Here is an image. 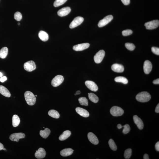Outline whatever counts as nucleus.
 Returning a JSON list of instances; mask_svg holds the SVG:
<instances>
[{"instance_id":"nucleus-24","label":"nucleus","mask_w":159,"mask_h":159,"mask_svg":"<svg viewBox=\"0 0 159 159\" xmlns=\"http://www.w3.org/2000/svg\"><path fill=\"white\" fill-rule=\"evenodd\" d=\"M20 123V119L17 115H15L13 117L12 123L13 127H16L18 126Z\"/></svg>"},{"instance_id":"nucleus-36","label":"nucleus","mask_w":159,"mask_h":159,"mask_svg":"<svg viewBox=\"0 0 159 159\" xmlns=\"http://www.w3.org/2000/svg\"><path fill=\"white\" fill-rule=\"evenodd\" d=\"M123 127L124 128L123 131V132L124 134H126L129 132L130 131V128L129 125L125 124Z\"/></svg>"},{"instance_id":"nucleus-31","label":"nucleus","mask_w":159,"mask_h":159,"mask_svg":"<svg viewBox=\"0 0 159 159\" xmlns=\"http://www.w3.org/2000/svg\"><path fill=\"white\" fill-rule=\"evenodd\" d=\"M109 146L111 149L113 151H116L117 149V147L114 141L112 139H110L108 142Z\"/></svg>"},{"instance_id":"nucleus-15","label":"nucleus","mask_w":159,"mask_h":159,"mask_svg":"<svg viewBox=\"0 0 159 159\" xmlns=\"http://www.w3.org/2000/svg\"><path fill=\"white\" fill-rule=\"evenodd\" d=\"M71 10V8L69 7H63L58 11L57 14L60 17L66 16L70 13Z\"/></svg>"},{"instance_id":"nucleus-33","label":"nucleus","mask_w":159,"mask_h":159,"mask_svg":"<svg viewBox=\"0 0 159 159\" xmlns=\"http://www.w3.org/2000/svg\"><path fill=\"white\" fill-rule=\"evenodd\" d=\"M132 155V150L131 148H128L125 150L124 154V157L125 159H129L131 157Z\"/></svg>"},{"instance_id":"nucleus-1","label":"nucleus","mask_w":159,"mask_h":159,"mask_svg":"<svg viewBox=\"0 0 159 159\" xmlns=\"http://www.w3.org/2000/svg\"><path fill=\"white\" fill-rule=\"evenodd\" d=\"M136 99L141 102H148L151 99L150 95L148 92L143 91L141 92L137 95Z\"/></svg>"},{"instance_id":"nucleus-23","label":"nucleus","mask_w":159,"mask_h":159,"mask_svg":"<svg viewBox=\"0 0 159 159\" xmlns=\"http://www.w3.org/2000/svg\"><path fill=\"white\" fill-rule=\"evenodd\" d=\"M71 134V132L69 130H67L64 132L63 134L60 136L59 137V139L61 141L66 140L70 137Z\"/></svg>"},{"instance_id":"nucleus-34","label":"nucleus","mask_w":159,"mask_h":159,"mask_svg":"<svg viewBox=\"0 0 159 159\" xmlns=\"http://www.w3.org/2000/svg\"><path fill=\"white\" fill-rule=\"evenodd\" d=\"M125 46L127 49L130 51L134 50L135 48V46L132 43H126L125 44Z\"/></svg>"},{"instance_id":"nucleus-48","label":"nucleus","mask_w":159,"mask_h":159,"mask_svg":"<svg viewBox=\"0 0 159 159\" xmlns=\"http://www.w3.org/2000/svg\"><path fill=\"white\" fill-rule=\"evenodd\" d=\"M2 76V74L1 72H0V77H1Z\"/></svg>"},{"instance_id":"nucleus-51","label":"nucleus","mask_w":159,"mask_h":159,"mask_svg":"<svg viewBox=\"0 0 159 159\" xmlns=\"http://www.w3.org/2000/svg\"><path fill=\"white\" fill-rule=\"evenodd\" d=\"M35 96H36V97L37 96V95H35Z\"/></svg>"},{"instance_id":"nucleus-10","label":"nucleus","mask_w":159,"mask_h":159,"mask_svg":"<svg viewBox=\"0 0 159 159\" xmlns=\"http://www.w3.org/2000/svg\"><path fill=\"white\" fill-rule=\"evenodd\" d=\"M25 134L23 133H15L10 136V139L13 141L18 142L19 139H23L25 137Z\"/></svg>"},{"instance_id":"nucleus-29","label":"nucleus","mask_w":159,"mask_h":159,"mask_svg":"<svg viewBox=\"0 0 159 159\" xmlns=\"http://www.w3.org/2000/svg\"><path fill=\"white\" fill-rule=\"evenodd\" d=\"M115 81L116 82L122 83L126 84H128V80L124 77L119 76L116 77L115 79Z\"/></svg>"},{"instance_id":"nucleus-49","label":"nucleus","mask_w":159,"mask_h":159,"mask_svg":"<svg viewBox=\"0 0 159 159\" xmlns=\"http://www.w3.org/2000/svg\"><path fill=\"white\" fill-rule=\"evenodd\" d=\"M2 150H4V151L6 150V148H3Z\"/></svg>"},{"instance_id":"nucleus-30","label":"nucleus","mask_w":159,"mask_h":159,"mask_svg":"<svg viewBox=\"0 0 159 159\" xmlns=\"http://www.w3.org/2000/svg\"><path fill=\"white\" fill-rule=\"evenodd\" d=\"M79 102L81 105L87 106L88 105V100L86 97L80 98L78 99Z\"/></svg>"},{"instance_id":"nucleus-47","label":"nucleus","mask_w":159,"mask_h":159,"mask_svg":"<svg viewBox=\"0 0 159 159\" xmlns=\"http://www.w3.org/2000/svg\"><path fill=\"white\" fill-rule=\"evenodd\" d=\"M80 93H81V91L80 90H78L76 92L75 95H79Z\"/></svg>"},{"instance_id":"nucleus-50","label":"nucleus","mask_w":159,"mask_h":159,"mask_svg":"<svg viewBox=\"0 0 159 159\" xmlns=\"http://www.w3.org/2000/svg\"><path fill=\"white\" fill-rule=\"evenodd\" d=\"M18 25H20V23H18Z\"/></svg>"},{"instance_id":"nucleus-17","label":"nucleus","mask_w":159,"mask_h":159,"mask_svg":"<svg viewBox=\"0 0 159 159\" xmlns=\"http://www.w3.org/2000/svg\"><path fill=\"white\" fill-rule=\"evenodd\" d=\"M134 123L137 125L139 129L142 130L143 128L144 125L143 121L137 115H135L133 117Z\"/></svg>"},{"instance_id":"nucleus-26","label":"nucleus","mask_w":159,"mask_h":159,"mask_svg":"<svg viewBox=\"0 0 159 159\" xmlns=\"http://www.w3.org/2000/svg\"><path fill=\"white\" fill-rule=\"evenodd\" d=\"M8 49L7 47H4L0 51V57L2 59H4L6 57L8 54Z\"/></svg>"},{"instance_id":"nucleus-18","label":"nucleus","mask_w":159,"mask_h":159,"mask_svg":"<svg viewBox=\"0 0 159 159\" xmlns=\"http://www.w3.org/2000/svg\"><path fill=\"white\" fill-rule=\"evenodd\" d=\"M111 69L115 72L120 73L124 72V67L122 65L116 63L112 65Z\"/></svg>"},{"instance_id":"nucleus-7","label":"nucleus","mask_w":159,"mask_h":159,"mask_svg":"<svg viewBox=\"0 0 159 159\" xmlns=\"http://www.w3.org/2000/svg\"><path fill=\"white\" fill-rule=\"evenodd\" d=\"M159 25V21L158 20H155L146 23L145 26L146 29L153 30L158 27Z\"/></svg>"},{"instance_id":"nucleus-27","label":"nucleus","mask_w":159,"mask_h":159,"mask_svg":"<svg viewBox=\"0 0 159 159\" xmlns=\"http://www.w3.org/2000/svg\"><path fill=\"white\" fill-rule=\"evenodd\" d=\"M48 114L50 116L55 119H58L60 117V114L58 112L54 110H49L48 112Z\"/></svg>"},{"instance_id":"nucleus-6","label":"nucleus","mask_w":159,"mask_h":159,"mask_svg":"<svg viewBox=\"0 0 159 159\" xmlns=\"http://www.w3.org/2000/svg\"><path fill=\"white\" fill-rule=\"evenodd\" d=\"M24 67L27 71L31 72L36 69V66L34 61L30 60L24 63Z\"/></svg>"},{"instance_id":"nucleus-16","label":"nucleus","mask_w":159,"mask_h":159,"mask_svg":"<svg viewBox=\"0 0 159 159\" xmlns=\"http://www.w3.org/2000/svg\"><path fill=\"white\" fill-rule=\"evenodd\" d=\"M88 137L89 140L93 144L97 145L99 143L98 138L93 133H89L88 134Z\"/></svg>"},{"instance_id":"nucleus-12","label":"nucleus","mask_w":159,"mask_h":159,"mask_svg":"<svg viewBox=\"0 0 159 159\" xmlns=\"http://www.w3.org/2000/svg\"><path fill=\"white\" fill-rule=\"evenodd\" d=\"M90 44L88 43H84L75 45L73 47V49L76 51H81L88 48L90 46Z\"/></svg>"},{"instance_id":"nucleus-28","label":"nucleus","mask_w":159,"mask_h":159,"mask_svg":"<svg viewBox=\"0 0 159 159\" xmlns=\"http://www.w3.org/2000/svg\"><path fill=\"white\" fill-rule=\"evenodd\" d=\"M88 96L89 99L92 102L95 103H97L99 101V98H98V97L93 93H88Z\"/></svg>"},{"instance_id":"nucleus-5","label":"nucleus","mask_w":159,"mask_h":159,"mask_svg":"<svg viewBox=\"0 0 159 159\" xmlns=\"http://www.w3.org/2000/svg\"><path fill=\"white\" fill-rule=\"evenodd\" d=\"M64 80L63 77L61 75H57L51 81V85L54 87H57L63 82Z\"/></svg>"},{"instance_id":"nucleus-44","label":"nucleus","mask_w":159,"mask_h":159,"mask_svg":"<svg viewBox=\"0 0 159 159\" xmlns=\"http://www.w3.org/2000/svg\"><path fill=\"white\" fill-rule=\"evenodd\" d=\"M144 159H149V157L147 154H145L143 156Z\"/></svg>"},{"instance_id":"nucleus-2","label":"nucleus","mask_w":159,"mask_h":159,"mask_svg":"<svg viewBox=\"0 0 159 159\" xmlns=\"http://www.w3.org/2000/svg\"><path fill=\"white\" fill-rule=\"evenodd\" d=\"M24 95L25 101L28 105L33 106L35 104L36 98L32 92L28 91H26Z\"/></svg>"},{"instance_id":"nucleus-21","label":"nucleus","mask_w":159,"mask_h":159,"mask_svg":"<svg viewBox=\"0 0 159 159\" xmlns=\"http://www.w3.org/2000/svg\"><path fill=\"white\" fill-rule=\"evenodd\" d=\"M0 93L3 96L7 97H10L11 94L6 88L0 85Z\"/></svg>"},{"instance_id":"nucleus-35","label":"nucleus","mask_w":159,"mask_h":159,"mask_svg":"<svg viewBox=\"0 0 159 159\" xmlns=\"http://www.w3.org/2000/svg\"><path fill=\"white\" fill-rule=\"evenodd\" d=\"M14 17L16 20L18 21H20L22 19V16L20 12H17L15 13Z\"/></svg>"},{"instance_id":"nucleus-20","label":"nucleus","mask_w":159,"mask_h":159,"mask_svg":"<svg viewBox=\"0 0 159 159\" xmlns=\"http://www.w3.org/2000/svg\"><path fill=\"white\" fill-rule=\"evenodd\" d=\"M73 150L71 148H67L60 151V154L62 156L66 157L69 156L73 153Z\"/></svg>"},{"instance_id":"nucleus-39","label":"nucleus","mask_w":159,"mask_h":159,"mask_svg":"<svg viewBox=\"0 0 159 159\" xmlns=\"http://www.w3.org/2000/svg\"><path fill=\"white\" fill-rule=\"evenodd\" d=\"M121 1L125 5H128L130 3V0H121Z\"/></svg>"},{"instance_id":"nucleus-4","label":"nucleus","mask_w":159,"mask_h":159,"mask_svg":"<svg viewBox=\"0 0 159 159\" xmlns=\"http://www.w3.org/2000/svg\"><path fill=\"white\" fill-rule=\"evenodd\" d=\"M105 54V52L103 50H101L98 51L94 57L95 62L96 63H101L103 59Z\"/></svg>"},{"instance_id":"nucleus-41","label":"nucleus","mask_w":159,"mask_h":159,"mask_svg":"<svg viewBox=\"0 0 159 159\" xmlns=\"http://www.w3.org/2000/svg\"><path fill=\"white\" fill-rule=\"evenodd\" d=\"M156 149L157 151H159V142H158L156 143L155 146Z\"/></svg>"},{"instance_id":"nucleus-11","label":"nucleus","mask_w":159,"mask_h":159,"mask_svg":"<svg viewBox=\"0 0 159 159\" xmlns=\"http://www.w3.org/2000/svg\"><path fill=\"white\" fill-rule=\"evenodd\" d=\"M86 87L92 91L96 92L98 90V88L97 85L93 82L87 81L85 83Z\"/></svg>"},{"instance_id":"nucleus-32","label":"nucleus","mask_w":159,"mask_h":159,"mask_svg":"<svg viewBox=\"0 0 159 159\" xmlns=\"http://www.w3.org/2000/svg\"><path fill=\"white\" fill-rule=\"evenodd\" d=\"M67 0H56L54 3V7H57L63 5L67 1Z\"/></svg>"},{"instance_id":"nucleus-13","label":"nucleus","mask_w":159,"mask_h":159,"mask_svg":"<svg viewBox=\"0 0 159 159\" xmlns=\"http://www.w3.org/2000/svg\"><path fill=\"white\" fill-rule=\"evenodd\" d=\"M152 65L149 60H146L144 62L143 65V70L145 73L148 74L151 71Z\"/></svg>"},{"instance_id":"nucleus-37","label":"nucleus","mask_w":159,"mask_h":159,"mask_svg":"<svg viewBox=\"0 0 159 159\" xmlns=\"http://www.w3.org/2000/svg\"><path fill=\"white\" fill-rule=\"evenodd\" d=\"M133 31L131 30H124L122 32V34L124 36H127L130 35L132 34Z\"/></svg>"},{"instance_id":"nucleus-43","label":"nucleus","mask_w":159,"mask_h":159,"mask_svg":"<svg viewBox=\"0 0 159 159\" xmlns=\"http://www.w3.org/2000/svg\"><path fill=\"white\" fill-rule=\"evenodd\" d=\"M155 111L157 113H159V104L157 105L156 107Z\"/></svg>"},{"instance_id":"nucleus-40","label":"nucleus","mask_w":159,"mask_h":159,"mask_svg":"<svg viewBox=\"0 0 159 159\" xmlns=\"http://www.w3.org/2000/svg\"><path fill=\"white\" fill-rule=\"evenodd\" d=\"M7 80V77L5 76H4L2 77H1L0 79V81L1 82L3 83L6 81Z\"/></svg>"},{"instance_id":"nucleus-14","label":"nucleus","mask_w":159,"mask_h":159,"mask_svg":"<svg viewBox=\"0 0 159 159\" xmlns=\"http://www.w3.org/2000/svg\"><path fill=\"white\" fill-rule=\"evenodd\" d=\"M46 155V151L43 148H39L37 151H36L35 154L36 158L39 159L44 158Z\"/></svg>"},{"instance_id":"nucleus-38","label":"nucleus","mask_w":159,"mask_h":159,"mask_svg":"<svg viewBox=\"0 0 159 159\" xmlns=\"http://www.w3.org/2000/svg\"><path fill=\"white\" fill-rule=\"evenodd\" d=\"M152 52L157 55H159V48L156 47H152L151 48Z\"/></svg>"},{"instance_id":"nucleus-42","label":"nucleus","mask_w":159,"mask_h":159,"mask_svg":"<svg viewBox=\"0 0 159 159\" xmlns=\"http://www.w3.org/2000/svg\"><path fill=\"white\" fill-rule=\"evenodd\" d=\"M153 83L154 84H159V78L157 79L154 80V81H153Z\"/></svg>"},{"instance_id":"nucleus-9","label":"nucleus","mask_w":159,"mask_h":159,"mask_svg":"<svg viewBox=\"0 0 159 159\" xmlns=\"http://www.w3.org/2000/svg\"><path fill=\"white\" fill-rule=\"evenodd\" d=\"M113 19V17L111 15H108L99 21L98 24V26L100 28L105 26L109 23Z\"/></svg>"},{"instance_id":"nucleus-25","label":"nucleus","mask_w":159,"mask_h":159,"mask_svg":"<svg viewBox=\"0 0 159 159\" xmlns=\"http://www.w3.org/2000/svg\"><path fill=\"white\" fill-rule=\"evenodd\" d=\"M51 133V131L49 128H46L44 130L40 131V135L44 139H46L49 136Z\"/></svg>"},{"instance_id":"nucleus-8","label":"nucleus","mask_w":159,"mask_h":159,"mask_svg":"<svg viewBox=\"0 0 159 159\" xmlns=\"http://www.w3.org/2000/svg\"><path fill=\"white\" fill-rule=\"evenodd\" d=\"M84 21V19L81 17H78L74 19L70 25V28L71 29L75 28L81 25Z\"/></svg>"},{"instance_id":"nucleus-46","label":"nucleus","mask_w":159,"mask_h":159,"mask_svg":"<svg viewBox=\"0 0 159 159\" xmlns=\"http://www.w3.org/2000/svg\"><path fill=\"white\" fill-rule=\"evenodd\" d=\"M123 126L122 125L120 124H118L117 125V128L119 129H120L122 128Z\"/></svg>"},{"instance_id":"nucleus-19","label":"nucleus","mask_w":159,"mask_h":159,"mask_svg":"<svg viewBox=\"0 0 159 159\" xmlns=\"http://www.w3.org/2000/svg\"><path fill=\"white\" fill-rule=\"evenodd\" d=\"M75 110L78 114L83 117L87 118L89 116L88 112L84 108L80 107H77L76 108Z\"/></svg>"},{"instance_id":"nucleus-22","label":"nucleus","mask_w":159,"mask_h":159,"mask_svg":"<svg viewBox=\"0 0 159 159\" xmlns=\"http://www.w3.org/2000/svg\"><path fill=\"white\" fill-rule=\"evenodd\" d=\"M38 36L40 40L44 42L47 41L49 39V35L48 33L43 31L39 32Z\"/></svg>"},{"instance_id":"nucleus-3","label":"nucleus","mask_w":159,"mask_h":159,"mask_svg":"<svg viewBox=\"0 0 159 159\" xmlns=\"http://www.w3.org/2000/svg\"><path fill=\"white\" fill-rule=\"evenodd\" d=\"M110 114L114 116H122L123 114L124 111L120 107L114 106L112 107L110 110Z\"/></svg>"},{"instance_id":"nucleus-45","label":"nucleus","mask_w":159,"mask_h":159,"mask_svg":"<svg viewBox=\"0 0 159 159\" xmlns=\"http://www.w3.org/2000/svg\"><path fill=\"white\" fill-rule=\"evenodd\" d=\"M4 148V146L2 143H0V151L1 150Z\"/></svg>"}]
</instances>
